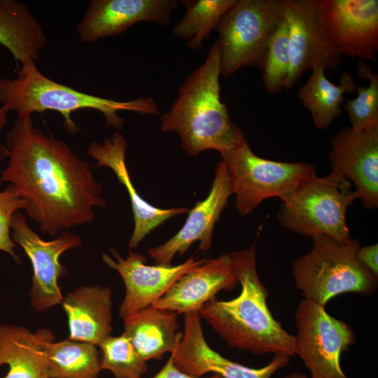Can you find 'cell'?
I'll list each match as a JSON object with an SVG mask.
<instances>
[{"label":"cell","mask_w":378,"mask_h":378,"mask_svg":"<svg viewBox=\"0 0 378 378\" xmlns=\"http://www.w3.org/2000/svg\"><path fill=\"white\" fill-rule=\"evenodd\" d=\"M221 156L241 216L251 213L265 200L273 197L282 200L317 177L312 164L279 162L258 156L246 139Z\"/></svg>","instance_id":"7"},{"label":"cell","mask_w":378,"mask_h":378,"mask_svg":"<svg viewBox=\"0 0 378 378\" xmlns=\"http://www.w3.org/2000/svg\"><path fill=\"white\" fill-rule=\"evenodd\" d=\"M284 378H309L305 374L300 372H293L286 374Z\"/></svg>","instance_id":"34"},{"label":"cell","mask_w":378,"mask_h":378,"mask_svg":"<svg viewBox=\"0 0 378 378\" xmlns=\"http://www.w3.org/2000/svg\"><path fill=\"white\" fill-rule=\"evenodd\" d=\"M10 235L13 243L22 248L33 267L29 298L34 311L43 312L62 303L64 298L58 281L67 270L60 263L59 257L64 251L80 246V237L62 231L55 239L43 240L19 211L13 215Z\"/></svg>","instance_id":"10"},{"label":"cell","mask_w":378,"mask_h":378,"mask_svg":"<svg viewBox=\"0 0 378 378\" xmlns=\"http://www.w3.org/2000/svg\"><path fill=\"white\" fill-rule=\"evenodd\" d=\"M175 0H91L77 31L83 43L118 35L141 22L167 25L178 7Z\"/></svg>","instance_id":"17"},{"label":"cell","mask_w":378,"mask_h":378,"mask_svg":"<svg viewBox=\"0 0 378 378\" xmlns=\"http://www.w3.org/2000/svg\"><path fill=\"white\" fill-rule=\"evenodd\" d=\"M185 328L171 353L175 366L183 372L202 377L209 372L223 378H271L290 363L288 355L275 354L266 365L252 368L230 360L213 350L206 342L198 312L184 314Z\"/></svg>","instance_id":"14"},{"label":"cell","mask_w":378,"mask_h":378,"mask_svg":"<svg viewBox=\"0 0 378 378\" xmlns=\"http://www.w3.org/2000/svg\"><path fill=\"white\" fill-rule=\"evenodd\" d=\"M317 16L326 38L340 55L375 62L377 0H318Z\"/></svg>","instance_id":"11"},{"label":"cell","mask_w":378,"mask_h":378,"mask_svg":"<svg viewBox=\"0 0 378 378\" xmlns=\"http://www.w3.org/2000/svg\"><path fill=\"white\" fill-rule=\"evenodd\" d=\"M178 315L150 305L123 318V333L145 361L160 360L173 351L182 335L177 332Z\"/></svg>","instance_id":"22"},{"label":"cell","mask_w":378,"mask_h":378,"mask_svg":"<svg viewBox=\"0 0 378 378\" xmlns=\"http://www.w3.org/2000/svg\"><path fill=\"white\" fill-rule=\"evenodd\" d=\"M50 378H97L101 358L92 344L64 340L52 342L46 348Z\"/></svg>","instance_id":"25"},{"label":"cell","mask_w":378,"mask_h":378,"mask_svg":"<svg viewBox=\"0 0 378 378\" xmlns=\"http://www.w3.org/2000/svg\"><path fill=\"white\" fill-rule=\"evenodd\" d=\"M238 283L231 253L206 259L181 276L152 306L179 314L199 312L220 290H231Z\"/></svg>","instance_id":"19"},{"label":"cell","mask_w":378,"mask_h":378,"mask_svg":"<svg viewBox=\"0 0 378 378\" xmlns=\"http://www.w3.org/2000/svg\"><path fill=\"white\" fill-rule=\"evenodd\" d=\"M237 0H181L184 15L174 24L173 34L185 40L191 50L202 48L211 32Z\"/></svg>","instance_id":"26"},{"label":"cell","mask_w":378,"mask_h":378,"mask_svg":"<svg viewBox=\"0 0 378 378\" xmlns=\"http://www.w3.org/2000/svg\"><path fill=\"white\" fill-rule=\"evenodd\" d=\"M68 318L69 340L99 344L111 335L112 290L108 286H82L63 298Z\"/></svg>","instance_id":"20"},{"label":"cell","mask_w":378,"mask_h":378,"mask_svg":"<svg viewBox=\"0 0 378 378\" xmlns=\"http://www.w3.org/2000/svg\"><path fill=\"white\" fill-rule=\"evenodd\" d=\"M232 194L227 167L221 160L216 164L214 179L207 197L189 210L188 216L179 231L164 244L148 249V255L156 265L170 266L176 254L182 255L195 241L200 243L199 251L207 252L211 248L214 225Z\"/></svg>","instance_id":"16"},{"label":"cell","mask_w":378,"mask_h":378,"mask_svg":"<svg viewBox=\"0 0 378 378\" xmlns=\"http://www.w3.org/2000/svg\"><path fill=\"white\" fill-rule=\"evenodd\" d=\"M47 43L43 27L24 3L0 0V44L17 65L36 64Z\"/></svg>","instance_id":"23"},{"label":"cell","mask_w":378,"mask_h":378,"mask_svg":"<svg viewBox=\"0 0 378 378\" xmlns=\"http://www.w3.org/2000/svg\"><path fill=\"white\" fill-rule=\"evenodd\" d=\"M127 141L118 131L111 136L105 137L102 142L92 141L87 154L96 161L98 167L110 168L122 185L130 197L134 216V227L128 247L134 250L152 230L172 217L188 214L187 207L160 209L143 199L136 190L125 162Z\"/></svg>","instance_id":"18"},{"label":"cell","mask_w":378,"mask_h":378,"mask_svg":"<svg viewBox=\"0 0 378 378\" xmlns=\"http://www.w3.org/2000/svg\"><path fill=\"white\" fill-rule=\"evenodd\" d=\"M5 142L8 160L0 183L13 186L43 233L55 237L91 223L94 207L106 206L90 164L64 141L35 127L32 116L17 118Z\"/></svg>","instance_id":"1"},{"label":"cell","mask_w":378,"mask_h":378,"mask_svg":"<svg viewBox=\"0 0 378 378\" xmlns=\"http://www.w3.org/2000/svg\"><path fill=\"white\" fill-rule=\"evenodd\" d=\"M281 17V0H237L216 29L220 75L230 78L246 66L262 69L269 39Z\"/></svg>","instance_id":"8"},{"label":"cell","mask_w":378,"mask_h":378,"mask_svg":"<svg viewBox=\"0 0 378 378\" xmlns=\"http://www.w3.org/2000/svg\"><path fill=\"white\" fill-rule=\"evenodd\" d=\"M102 370L110 371L115 378L141 377L147 370L146 361L138 354L124 334L108 336L99 344Z\"/></svg>","instance_id":"29"},{"label":"cell","mask_w":378,"mask_h":378,"mask_svg":"<svg viewBox=\"0 0 378 378\" xmlns=\"http://www.w3.org/2000/svg\"><path fill=\"white\" fill-rule=\"evenodd\" d=\"M10 112L7 106L2 105L0 107V131L5 127L8 113Z\"/></svg>","instance_id":"33"},{"label":"cell","mask_w":378,"mask_h":378,"mask_svg":"<svg viewBox=\"0 0 378 378\" xmlns=\"http://www.w3.org/2000/svg\"><path fill=\"white\" fill-rule=\"evenodd\" d=\"M295 323V355L309 370V377L348 378L340 358L356 342L351 327L330 315L325 307L304 299L297 307Z\"/></svg>","instance_id":"9"},{"label":"cell","mask_w":378,"mask_h":378,"mask_svg":"<svg viewBox=\"0 0 378 378\" xmlns=\"http://www.w3.org/2000/svg\"><path fill=\"white\" fill-rule=\"evenodd\" d=\"M329 160L332 175L352 182L367 209L378 206V129L345 127L331 140Z\"/></svg>","instance_id":"15"},{"label":"cell","mask_w":378,"mask_h":378,"mask_svg":"<svg viewBox=\"0 0 378 378\" xmlns=\"http://www.w3.org/2000/svg\"><path fill=\"white\" fill-rule=\"evenodd\" d=\"M55 340L49 329L33 332L23 326L0 325V366H8L4 378H50L46 351Z\"/></svg>","instance_id":"21"},{"label":"cell","mask_w":378,"mask_h":378,"mask_svg":"<svg viewBox=\"0 0 378 378\" xmlns=\"http://www.w3.org/2000/svg\"><path fill=\"white\" fill-rule=\"evenodd\" d=\"M0 102L20 118H29L35 112L57 111L63 117L64 127L71 134L80 131L71 118V113L80 109L99 111L104 116L106 125L115 130L122 129L125 122L118 115L119 111L160 114L151 97L118 101L78 91L48 78L35 63L20 66L14 78L0 77Z\"/></svg>","instance_id":"4"},{"label":"cell","mask_w":378,"mask_h":378,"mask_svg":"<svg viewBox=\"0 0 378 378\" xmlns=\"http://www.w3.org/2000/svg\"><path fill=\"white\" fill-rule=\"evenodd\" d=\"M289 69L288 27L282 16L269 39L262 69L267 93H277L284 89Z\"/></svg>","instance_id":"28"},{"label":"cell","mask_w":378,"mask_h":378,"mask_svg":"<svg viewBox=\"0 0 378 378\" xmlns=\"http://www.w3.org/2000/svg\"><path fill=\"white\" fill-rule=\"evenodd\" d=\"M220 76L217 39L204 62L186 78L170 108L161 116V130L178 134L190 156L208 150L223 155L246 139L220 99Z\"/></svg>","instance_id":"3"},{"label":"cell","mask_w":378,"mask_h":378,"mask_svg":"<svg viewBox=\"0 0 378 378\" xmlns=\"http://www.w3.org/2000/svg\"><path fill=\"white\" fill-rule=\"evenodd\" d=\"M312 239L311 250L292 267L295 284L304 300L325 307L340 294L368 295L375 290L377 278L358 260L356 239L341 241L328 236Z\"/></svg>","instance_id":"5"},{"label":"cell","mask_w":378,"mask_h":378,"mask_svg":"<svg viewBox=\"0 0 378 378\" xmlns=\"http://www.w3.org/2000/svg\"><path fill=\"white\" fill-rule=\"evenodd\" d=\"M110 252L113 258L104 253L102 260L107 266L117 271L124 281L125 295L119 307V315L122 319L152 305L181 276L206 260V258L197 260L192 255L174 266L148 265L146 258L136 252L130 251L125 258L115 248H110Z\"/></svg>","instance_id":"13"},{"label":"cell","mask_w":378,"mask_h":378,"mask_svg":"<svg viewBox=\"0 0 378 378\" xmlns=\"http://www.w3.org/2000/svg\"><path fill=\"white\" fill-rule=\"evenodd\" d=\"M357 76L368 79V87L357 86L355 99L346 100L344 108L347 112L351 128L357 131L378 129V75L374 74L367 64L360 61Z\"/></svg>","instance_id":"27"},{"label":"cell","mask_w":378,"mask_h":378,"mask_svg":"<svg viewBox=\"0 0 378 378\" xmlns=\"http://www.w3.org/2000/svg\"><path fill=\"white\" fill-rule=\"evenodd\" d=\"M318 0H281L282 16L288 27L290 69L284 89L289 90L302 74L315 66L338 68L342 57L331 46L317 16Z\"/></svg>","instance_id":"12"},{"label":"cell","mask_w":378,"mask_h":378,"mask_svg":"<svg viewBox=\"0 0 378 378\" xmlns=\"http://www.w3.org/2000/svg\"><path fill=\"white\" fill-rule=\"evenodd\" d=\"M231 254L241 287L239 295L230 300L211 299L199 311L200 316L231 348L255 355L295 356L294 335L283 328L267 306L269 293L258 274L255 245Z\"/></svg>","instance_id":"2"},{"label":"cell","mask_w":378,"mask_h":378,"mask_svg":"<svg viewBox=\"0 0 378 378\" xmlns=\"http://www.w3.org/2000/svg\"><path fill=\"white\" fill-rule=\"evenodd\" d=\"M356 199L350 181L330 173L301 185L284 197L278 219L284 228L312 238L328 236L347 241L351 237L346 211Z\"/></svg>","instance_id":"6"},{"label":"cell","mask_w":378,"mask_h":378,"mask_svg":"<svg viewBox=\"0 0 378 378\" xmlns=\"http://www.w3.org/2000/svg\"><path fill=\"white\" fill-rule=\"evenodd\" d=\"M26 203L15 192L9 184L0 192V251L9 253L13 258L19 262L15 254V244L11 239V223L14 214L20 209H25Z\"/></svg>","instance_id":"30"},{"label":"cell","mask_w":378,"mask_h":378,"mask_svg":"<svg viewBox=\"0 0 378 378\" xmlns=\"http://www.w3.org/2000/svg\"><path fill=\"white\" fill-rule=\"evenodd\" d=\"M359 262L373 276H378V245L374 244L359 247L356 252Z\"/></svg>","instance_id":"31"},{"label":"cell","mask_w":378,"mask_h":378,"mask_svg":"<svg viewBox=\"0 0 378 378\" xmlns=\"http://www.w3.org/2000/svg\"><path fill=\"white\" fill-rule=\"evenodd\" d=\"M135 378H141L135 377ZM150 378H223L218 374H213L207 377H195L188 375L180 370L174 365L172 357L170 356L162 368L153 377Z\"/></svg>","instance_id":"32"},{"label":"cell","mask_w":378,"mask_h":378,"mask_svg":"<svg viewBox=\"0 0 378 378\" xmlns=\"http://www.w3.org/2000/svg\"><path fill=\"white\" fill-rule=\"evenodd\" d=\"M325 71L322 66L312 69L311 76L298 92L301 104L309 110L314 127L320 130L326 129L341 115L344 94L354 93L357 87L349 71H344L340 83L335 85L326 78Z\"/></svg>","instance_id":"24"}]
</instances>
